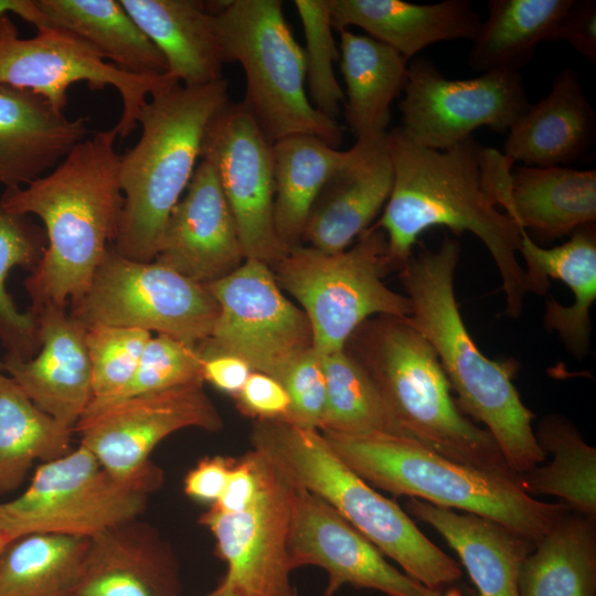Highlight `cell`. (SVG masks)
Instances as JSON below:
<instances>
[{
    "label": "cell",
    "mask_w": 596,
    "mask_h": 596,
    "mask_svg": "<svg viewBox=\"0 0 596 596\" xmlns=\"http://www.w3.org/2000/svg\"><path fill=\"white\" fill-rule=\"evenodd\" d=\"M280 288L300 304L320 355L343 350L354 331L371 317L407 318V296L389 288L390 270L384 232L371 225L354 244L329 254L298 245L270 266Z\"/></svg>",
    "instance_id": "9c48e42d"
},
{
    "label": "cell",
    "mask_w": 596,
    "mask_h": 596,
    "mask_svg": "<svg viewBox=\"0 0 596 596\" xmlns=\"http://www.w3.org/2000/svg\"><path fill=\"white\" fill-rule=\"evenodd\" d=\"M137 25L160 51L167 74L188 87L223 78L225 63L205 4L194 0H120Z\"/></svg>",
    "instance_id": "83f0119b"
},
{
    "label": "cell",
    "mask_w": 596,
    "mask_h": 596,
    "mask_svg": "<svg viewBox=\"0 0 596 596\" xmlns=\"http://www.w3.org/2000/svg\"><path fill=\"white\" fill-rule=\"evenodd\" d=\"M33 313L40 353L22 359L7 352L4 371L41 411L74 430L93 396L85 328L65 308Z\"/></svg>",
    "instance_id": "ffe728a7"
},
{
    "label": "cell",
    "mask_w": 596,
    "mask_h": 596,
    "mask_svg": "<svg viewBox=\"0 0 596 596\" xmlns=\"http://www.w3.org/2000/svg\"><path fill=\"white\" fill-rule=\"evenodd\" d=\"M85 82L92 89L113 86L120 95L123 110L114 127L120 138L135 129L149 97L179 83L167 73L138 76L108 63L78 35L56 26L38 29L22 39L10 14L0 15V85L31 91L63 110L67 92Z\"/></svg>",
    "instance_id": "4fadbf2b"
},
{
    "label": "cell",
    "mask_w": 596,
    "mask_h": 596,
    "mask_svg": "<svg viewBox=\"0 0 596 596\" xmlns=\"http://www.w3.org/2000/svg\"><path fill=\"white\" fill-rule=\"evenodd\" d=\"M237 408L254 419H286L290 401L284 386L274 377L253 371L234 396Z\"/></svg>",
    "instance_id": "ee69618b"
},
{
    "label": "cell",
    "mask_w": 596,
    "mask_h": 596,
    "mask_svg": "<svg viewBox=\"0 0 596 596\" xmlns=\"http://www.w3.org/2000/svg\"><path fill=\"white\" fill-rule=\"evenodd\" d=\"M289 564L313 565L329 575L323 596L342 585L374 589L386 596H439L389 564L383 554L333 508L296 488L288 536Z\"/></svg>",
    "instance_id": "ac0fdd59"
},
{
    "label": "cell",
    "mask_w": 596,
    "mask_h": 596,
    "mask_svg": "<svg viewBox=\"0 0 596 596\" xmlns=\"http://www.w3.org/2000/svg\"><path fill=\"white\" fill-rule=\"evenodd\" d=\"M386 132L356 139L348 161L326 181L302 242L333 254L350 247L384 207L393 184Z\"/></svg>",
    "instance_id": "44dd1931"
},
{
    "label": "cell",
    "mask_w": 596,
    "mask_h": 596,
    "mask_svg": "<svg viewBox=\"0 0 596 596\" xmlns=\"http://www.w3.org/2000/svg\"><path fill=\"white\" fill-rule=\"evenodd\" d=\"M153 260L201 285L230 275L245 260L233 214L209 161L196 164Z\"/></svg>",
    "instance_id": "d6986e66"
},
{
    "label": "cell",
    "mask_w": 596,
    "mask_h": 596,
    "mask_svg": "<svg viewBox=\"0 0 596 596\" xmlns=\"http://www.w3.org/2000/svg\"><path fill=\"white\" fill-rule=\"evenodd\" d=\"M595 137L596 116L579 76L564 67L550 93L509 128L502 153L528 167H565L584 156Z\"/></svg>",
    "instance_id": "d4e9b609"
},
{
    "label": "cell",
    "mask_w": 596,
    "mask_h": 596,
    "mask_svg": "<svg viewBox=\"0 0 596 596\" xmlns=\"http://www.w3.org/2000/svg\"><path fill=\"white\" fill-rule=\"evenodd\" d=\"M294 6L306 41L302 50L309 100L319 113L336 119L345 96L333 70L339 52L328 0H295Z\"/></svg>",
    "instance_id": "60d3db41"
},
{
    "label": "cell",
    "mask_w": 596,
    "mask_h": 596,
    "mask_svg": "<svg viewBox=\"0 0 596 596\" xmlns=\"http://www.w3.org/2000/svg\"><path fill=\"white\" fill-rule=\"evenodd\" d=\"M278 382L290 401L285 421L319 430L326 406V375L321 356L313 348L305 351L285 369Z\"/></svg>",
    "instance_id": "7bdbcfd3"
},
{
    "label": "cell",
    "mask_w": 596,
    "mask_h": 596,
    "mask_svg": "<svg viewBox=\"0 0 596 596\" xmlns=\"http://www.w3.org/2000/svg\"><path fill=\"white\" fill-rule=\"evenodd\" d=\"M504 213L544 242L595 224L596 171L519 167L511 173L510 204Z\"/></svg>",
    "instance_id": "f1b7e54d"
},
{
    "label": "cell",
    "mask_w": 596,
    "mask_h": 596,
    "mask_svg": "<svg viewBox=\"0 0 596 596\" xmlns=\"http://www.w3.org/2000/svg\"><path fill=\"white\" fill-rule=\"evenodd\" d=\"M439 596H443L441 592H440ZM445 596H462V595H461L460 590L450 589Z\"/></svg>",
    "instance_id": "f5cc1de1"
},
{
    "label": "cell",
    "mask_w": 596,
    "mask_h": 596,
    "mask_svg": "<svg viewBox=\"0 0 596 596\" xmlns=\"http://www.w3.org/2000/svg\"><path fill=\"white\" fill-rule=\"evenodd\" d=\"M340 33L345 121L355 139L386 132L391 105L403 92L407 60L391 46L350 30Z\"/></svg>",
    "instance_id": "f546056e"
},
{
    "label": "cell",
    "mask_w": 596,
    "mask_h": 596,
    "mask_svg": "<svg viewBox=\"0 0 596 596\" xmlns=\"http://www.w3.org/2000/svg\"><path fill=\"white\" fill-rule=\"evenodd\" d=\"M567 42L587 61L596 63V1L572 0L551 42Z\"/></svg>",
    "instance_id": "f6af8a7d"
},
{
    "label": "cell",
    "mask_w": 596,
    "mask_h": 596,
    "mask_svg": "<svg viewBox=\"0 0 596 596\" xmlns=\"http://www.w3.org/2000/svg\"><path fill=\"white\" fill-rule=\"evenodd\" d=\"M17 14L36 29L50 26L35 0H0V15ZM52 26V25H51Z\"/></svg>",
    "instance_id": "681fc988"
},
{
    "label": "cell",
    "mask_w": 596,
    "mask_h": 596,
    "mask_svg": "<svg viewBox=\"0 0 596 596\" xmlns=\"http://www.w3.org/2000/svg\"><path fill=\"white\" fill-rule=\"evenodd\" d=\"M258 473L255 451L252 449L234 458L226 485L211 509L220 513H236L245 509L256 494Z\"/></svg>",
    "instance_id": "bcb514c9"
},
{
    "label": "cell",
    "mask_w": 596,
    "mask_h": 596,
    "mask_svg": "<svg viewBox=\"0 0 596 596\" xmlns=\"http://www.w3.org/2000/svg\"><path fill=\"white\" fill-rule=\"evenodd\" d=\"M219 305L202 356L230 354L277 381L312 348V330L301 308L283 294L269 265L245 259L230 275L204 285Z\"/></svg>",
    "instance_id": "5bb4252c"
},
{
    "label": "cell",
    "mask_w": 596,
    "mask_h": 596,
    "mask_svg": "<svg viewBox=\"0 0 596 596\" xmlns=\"http://www.w3.org/2000/svg\"><path fill=\"white\" fill-rule=\"evenodd\" d=\"M459 256V242L446 235L436 249L408 258L401 269L412 307L407 320L435 350L461 412L486 426L520 476L546 458L532 427L535 416L512 382L513 362L487 358L465 326L454 289Z\"/></svg>",
    "instance_id": "3957f363"
},
{
    "label": "cell",
    "mask_w": 596,
    "mask_h": 596,
    "mask_svg": "<svg viewBox=\"0 0 596 596\" xmlns=\"http://www.w3.org/2000/svg\"><path fill=\"white\" fill-rule=\"evenodd\" d=\"M117 137L114 127L94 132L52 171L0 196L4 210L44 225L46 247L24 280L33 312L78 299L115 242L124 203Z\"/></svg>",
    "instance_id": "7a4b0ae2"
},
{
    "label": "cell",
    "mask_w": 596,
    "mask_h": 596,
    "mask_svg": "<svg viewBox=\"0 0 596 596\" xmlns=\"http://www.w3.org/2000/svg\"><path fill=\"white\" fill-rule=\"evenodd\" d=\"M536 441L551 461L520 475L530 496L556 497L573 512L596 518V449L567 418L551 414L534 430Z\"/></svg>",
    "instance_id": "d590c367"
},
{
    "label": "cell",
    "mask_w": 596,
    "mask_h": 596,
    "mask_svg": "<svg viewBox=\"0 0 596 596\" xmlns=\"http://www.w3.org/2000/svg\"><path fill=\"white\" fill-rule=\"evenodd\" d=\"M572 0H491L471 40L470 67L480 73L518 71L538 45L551 42Z\"/></svg>",
    "instance_id": "836d02e7"
},
{
    "label": "cell",
    "mask_w": 596,
    "mask_h": 596,
    "mask_svg": "<svg viewBox=\"0 0 596 596\" xmlns=\"http://www.w3.org/2000/svg\"><path fill=\"white\" fill-rule=\"evenodd\" d=\"M76 596H180L175 558L147 524H118L89 538Z\"/></svg>",
    "instance_id": "603a6c76"
},
{
    "label": "cell",
    "mask_w": 596,
    "mask_h": 596,
    "mask_svg": "<svg viewBox=\"0 0 596 596\" xmlns=\"http://www.w3.org/2000/svg\"><path fill=\"white\" fill-rule=\"evenodd\" d=\"M70 304V316L84 328H139L193 345L210 336L219 313L204 285L156 260L127 259L111 246L87 290Z\"/></svg>",
    "instance_id": "30bf717a"
},
{
    "label": "cell",
    "mask_w": 596,
    "mask_h": 596,
    "mask_svg": "<svg viewBox=\"0 0 596 596\" xmlns=\"http://www.w3.org/2000/svg\"><path fill=\"white\" fill-rule=\"evenodd\" d=\"M195 427L219 432L223 419L203 390L188 385L89 406L74 427L79 445L89 450L117 481L156 490L161 471L149 456L169 435Z\"/></svg>",
    "instance_id": "7c38bea8"
},
{
    "label": "cell",
    "mask_w": 596,
    "mask_h": 596,
    "mask_svg": "<svg viewBox=\"0 0 596 596\" xmlns=\"http://www.w3.org/2000/svg\"><path fill=\"white\" fill-rule=\"evenodd\" d=\"M520 596H596V518L567 510L523 560Z\"/></svg>",
    "instance_id": "1f68e13d"
},
{
    "label": "cell",
    "mask_w": 596,
    "mask_h": 596,
    "mask_svg": "<svg viewBox=\"0 0 596 596\" xmlns=\"http://www.w3.org/2000/svg\"><path fill=\"white\" fill-rule=\"evenodd\" d=\"M321 359L326 375L321 433H383L409 438L366 370L345 348Z\"/></svg>",
    "instance_id": "74e56055"
},
{
    "label": "cell",
    "mask_w": 596,
    "mask_h": 596,
    "mask_svg": "<svg viewBox=\"0 0 596 596\" xmlns=\"http://www.w3.org/2000/svg\"><path fill=\"white\" fill-rule=\"evenodd\" d=\"M256 456L258 488L236 513L209 509L199 522L226 563L224 582L238 596H297L291 585L288 536L296 487L263 454Z\"/></svg>",
    "instance_id": "2e32d148"
},
{
    "label": "cell",
    "mask_w": 596,
    "mask_h": 596,
    "mask_svg": "<svg viewBox=\"0 0 596 596\" xmlns=\"http://www.w3.org/2000/svg\"><path fill=\"white\" fill-rule=\"evenodd\" d=\"M275 178L274 217L278 238L301 245L312 205L326 181L344 164L351 148L339 150L312 135H291L272 145Z\"/></svg>",
    "instance_id": "d6a6232c"
},
{
    "label": "cell",
    "mask_w": 596,
    "mask_h": 596,
    "mask_svg": "<svg viewBox=\"0 0 596 596\" xmlns=\"http://www.w3.org/2000/svg\"><path fill=\"white\" fill-rule=\"evenodd\" d=\"M50 25L89 43L104 60L138 76L167 73L164 57L120 0H35Z\"/></svg>",
    "instance_id": "4dcf8cb0"
},
{
    "label": "cell",
    "mask_w": 596,
    "mask_h": 596,
    "mask_svg": "<svg viewBox=\"0 0 596 596\" xmlns=\"http://www.w3.org/2000/svg\"><path fill=\"white\" fill-rule=\"evenodd\" d=\"M202 365L203 358L196 345L167 334L151 336L130 383L116 401L180 386L203 385Z\"/></svg>",
    "instance_id": "b9f144b4"
},
{
    "label": "cell",
    "mask_w": 596,
    "mask_h": 596,
    "mask_svg": "<svg viewBox=\"0 0 596 596\" xmlns=\"http://www.w3.org/2000/svg\"><path fill=\"white\" fill-rule=\"evenodd\" d=\"M46 244L45 231L29 215L11 213L0 205V340L8 353L22 359H31L39 347L36 318L31 310L19 311L6 280L14 267L33 269Z\"/></svg>",
    "instance_id": "f35d334b"
},
{
    "label": "cell",
    "mask_w": 596,
    "mask_h": 596,
    "mask_svg": "<svg viewBox=\"0 0 596 596\" xmlns=\"http://www.w3.org/2000/svg\"><path fill=\"white\" fill-rule=\"evenodd\" d=\"M403 92L400 131L409 141L435 150L448 149L481 127L508 131L530 106L518 71L448 79L424 57L408 65Z\"/></svg>",
    "instance_id": "9a60e30c"
},
{
    "label": "cell",
    "mask_w": 596,
    "mask_h": 596,
    "mask_svg": "<svg viewBox=\"0 0 596 596\" xmlns=\"http://www.w3.org/2000/svg\"><path fill=\"white\" fill-rule=\"evenodd\" d=\"M89 538L32 533L0 554V596H76Z\"/></svg>",
    "instance_id": "e575fe53"
},
{
    "label": "cell",
    "mask_w": 596,
    "mask_h": 596,
    "mask_svg": "<svg viewBox=\"0 0 596 596\" xmlns=\"http://www.w3.org/2000/svg\"><path fill=\"white\" fill-rule=\"evenodd\" d=\"M272 145L242 102H230L209 123L201 149L219 178L245 259L269 266L288 252L275 226Z\"/></svg>",
    "instance_id": "e0dca14e"
},
{
    "label": "cell",
    "mask_w": 596,
    "mask_h": 596,
    "mask_svg": "<svg viewBox=\"0 0 596 596\" xmlns=\"http://www.w3.org/2000/svg\"><path fill=\"white\" fill-rule=\"evenodd\" d=\"M12 540L2 531H0V554L3 551V549L7 546L9 542Z\"/></svg>",
    "instance_id": "816d5d0a"
},
{
    "label": "cell",
    "mask_w": 596,
    "mask_h": 596,
    "mask_svg": "<svg viewBox=\"0 0 596 596\" xmlns=\"http://www.w3.org/2000/svg\"><path fill=\"white\" fill-rule=\"evenodd\" d=\"M393 184L376 225L387 241L390 269H402L423 232L444 226L469 232L490 253L505 295L504 315L521 316L529 292L517 254L520 228L489 198L483 181V147L468 138L448 149L418 146L398 127L387 130Z\"/></svg>",
    "instance_id": "6da1fadb"
},
{
    "label": "cell",
    "mask_w": 596,
    "mask_h": 596,
    "mask_svg": "<svg viewBox=\"0 0 596 596\" xmlns=\"http://www.w3.org/2000/svg\"><path fill=\"white\" fill-rule=\"evenodd\" d=\"M203 358L202 374L217 390L236 396L253 372L242 359L230 354H213Z\"/></svg>",
    "instance_id": "c3c4849f"
},
{
    "label": "cell",
    "mask_w": 596,
    "mask_h": 596,
    "mask_svg": "<svg viewBox=\"0 0 596 596\" xmlns=\"http://www.w3.org/2000/svg\"><path fill=\"white\" fill-rule=\"evenodd\" d=\"M230 103L228 82L180 83L149 97L138 123L141 136L120 156L124 203L113 249L135 262L157 256L167 221L201 158L206 127Z\"/></svg>",
    "instance_id": "277c9868"
},
{
    "label": "cell",
    "mask_w": 596,
    "mask_h": 596,
    "mask_svg": "<svg viewBox=\"0 0 596 596\" xmlns=\"http://www.w3.org/2000/svg\"><path fill=\"white\" fill-rule=\"evenodd\" d=\"M520 228L521 253L529 292L544 295L550 278L563 281L573 292L574 301L563 306L553 297L545 300L544 326L556 332L567 350L583 359L590 344V309L596 300V232L595 224L575 230L562 245L545 248Z\"/></svg>",
    "instance_id": "cb8c5ba5"
},
{
    "label": "cell",
    "mask_w": 596,
    "mask_h": 596,
    "mask_svg": "<svg viewBox=\"0 0 596 596\" xmlns=\"http://www.w3.org/2000/svg\"><path fill=\"white\" fill-rule=\"evenodd\" d=\"M151 332L130 327L96 324L85 328L92 368L89 406L115 402L130 383Z\"/></svg>",
    "instance_id": "ab89813d"
},
{
    "label": "cell",
    "mask_w": 596,
    "mask_h": 596,
    "mask_svg": "<svg viewBox=\"0 0 596 596\" xmlns=\"http://www.w3.org/2000/svg\"><path fill=\"white\" fill-rule=\"evenodd\" d=\"M251 441L296 488L328 503L406 575L435 592L461 578L459 563L429 541L398 504L356 475L319 430L285 419H254Z\"/></svg>",
    "instance_id": "8992f818"
},
{
    "label": "cell",
    "mask_w": 596,
    "mask_h": 596,
    "mask_svg": "<svg viewBox=\"0 0 596 596\" xmlns=\"http://www.w3.org/2000/svg\"><path fill=\"white\" fill-rule=\"evenodd\" d=\"M4 371L3 360L0 359V373Z\"/></svg>",
    "instance_id": "db71d44e"
},
{
    "label": "cell",
    "mask_w": 596,
    "mask_h": 596,
    "mask_svg": "<svg viewBox=\"0 0 596 596\" xmlns=\"http://www.w3.org/2000/svg\"><path fill=\"white\" fill-rule=\"evenodd\" d=\"M406 510L433 526L458 554L479 596H520L521 564L535 546L523 534L487 518L411 498Z\"/></svg>",
    "instance_id": "4316f807"
},
{
    "label": "cell",
    "mask_w": 596,
    "mask_h": 596,
    "mask_svg": "<svg viewBox=\"0 0 596 596\" xmlns=\"http://www.w3.org/2000/svg\"><path fill=\"white\" fill-rule=\"evenodd\" d=\"M333 29L356 26L406 60L430 44L472 40L481 20L467 0L418 4L402 0H328Z\"/></svg>",
    "instance_id": "484cf974"
},
{
    "label": "cell",
    "mask_w": 596,
    "mask_h": 596,
    "mask_svg": "<svg viewBox=\"0 0 596 596\" xmlns=\"http://www.w3.org/2000/svg\"><path fill=\"white\" fill-rule=\"evenodd\" d=\"M225 63L242 66V104L273 143L291 135H312L338 149L343 128L319 113L306 89L302 47L295 40L279 0H233L215 13Z\"/></svg>",
    "instance_id": "ba28073f"
},
{
    "label": "cell",
    "mask_w": 596,
    "mask_h": 596,
    "mask_svg": "<svg viewBox=\"0 0 596 596\" xmlns=\"http://www.w3.org/2000/svg\"><path fill=\"white\" fill-rule=\"evenodd\" d=\"M372 487L497 521L538 542L568 509L528 494L520 481L450 460L418 441L383 433H321Z\"/></svg>",
    "instance_id": "52a82bcc"
},
{
    "label": "cell",
    "mask_w": 596,
    "mask_h": 596,
    "mask_svg": "<svg viewBox=\"0 0 596 596\" xmlns=\"http://www.w3.org/2000/svg\"><path fill=\"white\" fill-rule=\"evenodd\" d=\"M234 458L213 456L201 459L184 478L183 491L192 499L215 502L226 485Z\"/></svg>",
    "instance_id": "7dc6e473"
},
{
    "label": "cell",
    "mask_w": 596,
    "mask_h": 596,
    "mask_svg": "<svg viewBox=\"0 0 596 596\" xmlns=\"http://www.w3.org/2000/svg\"><path fill=\"white\" fill-rule=\"evenodd\" d=\"M149 493L114 479L83 446L41 464L17 498L0 502V531L93 538L135 520Z\"/></svg>",
    "instance_id": "8fae6325"
},
{
    "label": "cell",
    "mask_w": 596,
    "mask_h": 596,
    "mask_svg": "<svg viewBox=\"0 0 596 596\" xmlns=\"http://www.w3.org/2000/svg\"><path fill=\"white\" fill-rule=\"evenodd\" d=\"M87 123L31 91L0 85V184L24 187L49 173L88 137Z\"/></svg>",
    "instance_id": "7402d4cb"
},
{
    "label": "cell",
    "mask_w": 596,
    "mask_h": 596,
    "mask_svg": "<svg viewBox=\"0 0 596 596\" xmlns=\"http://www.w3.org/2000/svg\"><path fill=\"white\" fill-rule=\"evenodd\" d=\"M206 596H238L236 592L224 581Z\"/></svg>",
    "instance_id": "f907efd6"
},
{
    "label": "cell",
    "mask_w": 596,
    "mask_h": 596,
    "mask_svg": "<svg viewBox=\"0 0 596 596\" xmlns=\"http://www.w3.org/2000/svg\"><path fill=\"white\" fill-rule=\"evenodd\" d=\"M73 433L0 373V494L15 490L35 460L46 462L68 454Z\"/></svg>",
    "instance_id": "8d00e7d4"
},
{
    "label": "cell",
    "mask_w": 596,
    "mask_h": 596,
    "mask_svg": "<svg viewBox=\"0 0 596 596\" xmlns=\"http://www.w3.org/2000/svg\"><path fill=\"white\" fill-rule=\"evenodd\" d=\"M345 347L411 439L456 462L520 481L491 434L461 412L435 350L407 318L369 319Z\"/></svg>",
    "instance_id": "5b68a950"
}]
</instances>
